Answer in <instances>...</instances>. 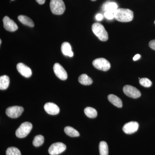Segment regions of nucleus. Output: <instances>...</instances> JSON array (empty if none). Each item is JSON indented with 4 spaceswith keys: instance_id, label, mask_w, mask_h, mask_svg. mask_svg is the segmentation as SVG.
Returning a JSON list of instances; mask_svg holds the SVG:
<instances>
[{
    "instance_id": "19",
    "label": "nucleus",
    "mask_w": 155,
    "mask_h": 155,
    "mask_svg": "<svg viewBox=\"0 0 155 155\" xmlns=\"http://www.w3.org/2000/svg\"><path fill=\"white\" fill-rule=\"evenodd\" d=\"M64 131L67 135L71 137H77L80 135L79 132L77 130L70 126H67L65 127L64 128Z\"/></svg>"
},
{
    "instance_id": "29",
    "label": "nucleus",
    "mask_w": 155,
    "mask_h": 155,
    "mask_svg": "<svg viewBox=\"0 0 155 155\" xmlns=\"http://www.w3.org/2000/svg\"><path fill=\"white\" fill-rule=\"evenodd\" d=\"M140 58V55L139 54H137L135 55L134 56V57L133 59L134 61H137V60H138V59H139Z\"/></svg>"
},
{
    "instance_id": "15",
    "label": "nucleus",
    "mask_w": 155,
    "mask_h": 155,
    "mask_svg": "<svg viewBox=\"0 0 155 155\" xmlns=\"http://www.w3.org/2000/svg\"><path fill=\"white\" fill-rule=\"evenodd\" d=\"M108 100L113 105L118 108L122 107V101L120 98L114 94H110L108 96Z\"/></svg>"
},
{
    "instance_id": "24",
    "label": "nucleus",
    "mask_w": 155,
    "mask_h": 155,
    "mask_svg": "<svg viewBox=\"0 0 155 155\" xmlns=\"http://www.w3.org/2000/svg\"><path fill=\"white\" fill-rule=\"evenodd\" d=\"M6 155H21L20 150L15 147H10L7 149Z\"/></svg>"
},
{
    "instance_id": "14",
    "label": "nucleus",
    "mask_w": 155,
    "mask_h": 155,
    "mask_svg": "<svg viewBox=\"0 0 155 155\" xmlns=\"http://www.w3.org/2000/svg\"><path fill=\"white\" fill-rule=\"evenodd\" d=\"M61 51L64 55L68 56L71 58L74 55L70 44L67 42H65L62 44L61 46Z\"/></svg>"
},
{
    "instance_id": "34",
    "label": "nucleus",
    "mask_w": 155,
    "mask_h": 155,
    "mask_svg": "<svg viewBox=\"0 0 155 155\" xmlns=\"http://www.w3.org/2000/svg\"></svg>"
},
{
    "instance_id": "21",
    "label": "nucleus",
    "mask_w": 155,
    "mask_h": 155,
    "mask_svg": "<svg viewBox=\"0 0 155 155\" xmlns=\"http://www.w3.org/2000/svg\"><path fill=\"white\" fill-rule=\"evenodd\" d=\"M84 113L86 116L90 118H95L97 115V113L95 109L91 107H87L84 110Z\"/></svg>"
},
{
    "instance_id": "1",
    "label": "nucleus",
    "mask_w": 155,
    "mask_h": 155,
    "mask_svg": "<svg viewBox=\"0 0 155 155\" xmlns=\"http://www.w3.org/2000/svg\"><path fill=\"white\" fill-rule=\"evenodd\" d=\"M115 18L121 22H128L132 21L134 18L133 12L128 9H117L114 12Z\"/></svg>"
},
{
    "instance_id": "10",
    "label": "nucleus",
    "mask_w": 155,
    "mask_h": 155,
    "mask_svg": "<svg viewBox=\"0 0 155 155\" xmlns=\"http://www.w3.org/2000/svg\"><path fill=\"white\" fill-rule=\"evenodd\" d=\"M3 22L4 28L8 31H14L18 29V26L16 23L7 16L3 18Z\"/></svg>"
},
{
    "instance_id": "22",
    "label": "nucleus",
    "mask_w": 155,
    "mask_h": 155,
    "mask_svg": "<svg viewBox=\"0 0 155 155\" xmlns=\"http://www.w3.org/2000/svg\"><path fill=\"white\" fill-rule=\"evenodd\" d=\"M99 151L100 155H108L109 150L108 145L106 142L102 141L100 143Z\"/></svg>"
},
{
    "instance_id": "12",
    "label": "nucleus",
    "mask_w": 155,
    "mask_h": 155,
    "mask_svg": "<svg viewBox=\"0 0 155 155\" xmlns=\"http://www.w3.org/2000/svg\"><path fill=\"white\" fill-rule=\"evenodd\" d=\"M17 68L18 72L25 78H29L32 75V71L30 68L25 64L20 63L17 64Z\"/></svg>"
},
{
    "instance_id": "13",
    "label": "nucleus",
    "mask_w": 155,
    "mask_h": 155,
    "mask_svg": "<svg viewBox=\"0 0 155 155\" xmlns=\"http://www.w3.org/2000/svg\"><path fill=\"white\" fill-rule=\"evenodd\" d=\"M44 109L48 114L51 115H57L60 111L59 107L53 103H47L45 104Z\"/></svg>"
},
{
    "instance_id": "7",
    "label": "nucleus",
    "mask_w": 155,
    "mask_h": 155,
    "mask_svg": "<svg viewBox=\"0 0 155 155\" xmlns=\"http://www.w3.org/2000/svg\"><path fill=\"white\" fill-rule=\"evenodd\" d=\"M23 111L24 109L22 107L13 106L7 108L6 114L10 118H17L21 116Z\"/></svg>"
},
{
    "instance_id": "26",
    "label": "nucleus",
    "mask_w": 155,
    "mask_h": 155,
    "mask_svg": "<svg viewBox=\"0 0 155 155\" xmlns=\"http://www.w3.org/2000/svg\"><path fill=\"white\" fill-rule=\"evenodd\" d=\"M104 16L107 19H112L115 18L114 13L110 12V11H105L104 13Z\"/></svg>"
},
{
    "instance_id": "33",
    "label": "nucleus",
    "mask_w": 155,
    "mask_h": 155,
    "mask_svg": "<svg viewBox=\"0 0 155 155\" xmlns=\"http://www.w3.org/2000/svg\"><path fill=\"white\" fill-rule=\"evenodd\" d=\"M11 1H14V0H11Z\"/></svg>"
},
{
    "instance_id": "9",
    "label": "nucleus",
    "mask_w": 155,
    "mask_h": 155,
    "mask_svg": "<svg viewBox=\"0 0 155 155\" xmlns=\"http://www.w3.org/2000/svg\"><path fill=\"white\" fill-rule=\"evenodd\" d=\"M54 71L56 76L62 80H65L68 78L67 73L65 69L58 63H56L54 65Z\"/></svg>"
},
{
    "instance_id": "23",
    "label": "nucleus",
    "mask_w": 155,
    "mask_h": 155,
    "mask_svg": "<svg viewBox=\"0 0 155 155\" xmlns=\"http://www.w3.org/2000/svg\"><path fill=\"white\" fill-rule=\"evenodd\" d=\"M44 142V137L41 135H37L34 139L32 143L35 147L41 146Z\"/></svg>"
},
{
    "instance_id": "30",
    "label": "nucleus",
    "mask_w": 155,
    "mask_h": 155,
    "mask_svg": "<svg viewBox=\"0 0 155 155\" xmlns=\"http://www.w3.org/2000/svg\"><path fill=\"white\" fill-rule=\"evenodd\" d=\"M36 1L40 5H43L45 2V0H36Z\"/></svg>"
},
{
    "instance_id": "3",
    "label": "nucleus",
    "mask_w": 155,
    "mask_h": 155,
    "mask_svg": "<svg viewBox=\"0 0 155 155\" xmlns=\"http://www.w3.org/2000/svg\"><path fill=\"white\" fill-rule=\"evenodd\" d=\"M50 7L52 13L56 15H61L64 14L66 9L63 0H51Z\"/></svg>"
},
{
    "instance_id": "20",
    "label": "nucleus",
    "mask_w": 155,
    "mask_h": 155,
    "mask_svg": "<svg viewBox=\"0 0 155 155\" xmlns=\"http://www.w3.org/2000/svg\"><path fill=\"white\" fill-rule=\"evenodd\" d=\"M118 9V5L115 2L106 3L104 6L103 9L105 11H110V12L114 13Z\"/></svg>"
},
{
    "instance_id": "25",
    "label": "nucleus",
    "mask_w": 155,
    "mask_h": 155,
    "mask_svg": "<svg viewBox=\"0 0 155 155\" xmlns=\"http://www.w3.org/2000/svg\"><path fill=\"white\" fill-rule=\"evenodd\" d=\"M139 83L142 86L146 87H150L152 84L151 81L147 78H140V79Z\"/></svg>"
},
{
    "instance_id": "11",
    "label": "nucleus",
    "mask_w": 155,
    "mask_h": 155,
    "mask_svg": "<svg viewBox=\"0 0 155 155\" xmlns=\"http://www.w3.org/2000/svg\"><path fill=\"white\" fill-rule=\"evenodd\" d=\"M139 124L136 122H130L126 123L123 126L122 130L125 134H132L138 130Z\"/></svg>"
},
{
    "instance_id": "17",
    "label": "nucleus",
    "mask_w": 155,
    "mask_h": 155,
    "mask_svg": "<svg viewBox=\"0 0 155 155\" xmlns=\"http://www.w3.org/2000/svg\"><path fill=\"white\" fill-rule=\"evenodd\" d=\"M18 19L19 21L24 25L31 27H33L34 26V24L32 20L27 16L20 15L18 16Z\"/></svg>"
},
{
    "instance_id": "28",
    "label": "nucleus",
    "mask_w": 155,
    "mask_h": 155,
    "mask_svg": "<svg viewBox=\"0 0 155 155\" xmlns=\"http://www.w3.org/2000/svg\"><path fill=\"white\" fill-rule=\"evenodd\" d=\"M96 19H97V21H101L103 19V16L102 14H97L96 16Z\"/></svg>"
},
{
    "instance_id": "31",
    "label": "nucleus",
    "mask_w": 155,
    "mask_h": 155,
    "mask_svg": "<svg viewBox=\"0 0 155 155\" xmlns=\"http://www.w3.org/2000/svg\"><path fill=\"white\" fill-rule=\"evenodd\" d=\"M2 40H0V45L2 44Z\"/></svg>"
},
{
    "instance_id": "16",
    "label": "nucleus",
    "mask_w": 155,
    "mask_h": 155,
    "mask_svg": "<svg viewBox=\"0 0 155 155\" xmlns=\"http://www.w3.org/2000/svg\"><path fill=\"white\" fill-rule=\"evenodd\" d=\"M10 84V79L8 76L6 75L0 77V89L2 90L7 89Z\"/></svg>"
},
{
    "instance_id": "18",
    "label": "nucleus",
    "mask_w": 155,
    "mask_h": 155,
    "mask_svg": "<svg viewBox=\"0 0 155 155\" xmlns=\"http://www.w3.org/2000/svg\"><path fill=\"white\" fill-rule=\"evenodd\" d=\"M78 81L81 84L84 85H89L93 83L92 79L86 74H82L78 78Z\"/></svg>"
},
{
    "instance_id": "8",
    "label": "nucleus",
    "mask_w": 155,
    "mask_h": 155,
    "mask_svg": "<svg viewBox=\"0 0 155 155\" xmlns=\"http://www.w3.org/2000/svg\"><path fill=\"white\" fill-rule=\"evenodd\" d=\"M123 90L125 94L130 97L136 99L141 96L140 91L137 88L131 85H125L123 87Z\"/></svg>"
},
{
    "instance_id": "6",
    "label": "nucleus",
    "mask_w": 155,
    "mask_h": 155,
    "mask_svg": "<svg viewBox=\"0 0 155 155\" xmlns=\"http://www.w3.org/2000/svg\"><path fill=\"white\" fill-rule=\"evenodd\" d=\"M66 148V145L63 143H55L50 146L48 149V153L51 155H58L64 152Z\"/></svg>"
},
{
    "instance_id": "27",
    "label": "nucleus",
    "mask_w": 155,
    "mask_h": 155,
    "mask_svg": "<svg viewBox=\"0 0 155 155\" xmlns=\"http://www.w3.org/2000/svg\"><path fill=\"white\" fill-rule=\"evenodd\" d=\"M150 47L152 49L155 50V40H153L151 41L150 42L149 44Z\"/></svg>"
},
{
    "instance_id": "4",
    "label": "nucleus",
    "mask_w": 155,
    "mask_h": 155,
    "mask_svg": "<svg viewBox=\"0 0 155 155\" xmlns=\"http://www.w3.org/2000/svg\"><path fill=\"white\" fill-rule=\"evenodd\" d=\"M32 128V125L29 122L22 123L16 131V135L18 138H22L26 137L30 133Z\"/></svg>"
},
{
    "instance_id": "32",
    "label": "nucleus",
    "mask_w": 155,
    "mask_h": 155,
    "mask_svg": "<svg viewBox=\"0 0 155 155\" xmlns=\"http://www.w3.org/2000/svg\"><path fill=\"white\" fill-rule=\"evenodd\" d=\"M92 1H96V0H91Z\"/></svg>"
},
{
    "instance_id": "2",
    "label": "nucleus",
    "mask_w": 155,
    "mask_h": 155,
    "mask_svg": "<svg viewBox=\"0 0 155 155\" xmlns=\"http://www.w3.org/2000/svg\"><path fill=\"white\" fill-rule=\"evenodd\" d=\"M92 30L99 39L101 41H107L108 39L107 32L104 26L101 23L97 22L94 23L92 26Z\"/></svg>"
},
{
    "instance_id": "5",
    "label": "nucleus",
    "mask_w": 155,
    "mask_h": 155,
    "mask_svg": "<svg viewBox=\"0 0 155 155\" xmlns=\"http://www.w3.org/2000/svg\"><path fill=\"white\" fill-rule=\"evenodd\" d=\"M92 64L95 68L103 71H108L111 67L110 62L104 58H97Z\"/></svg>"
}]
</instances>
